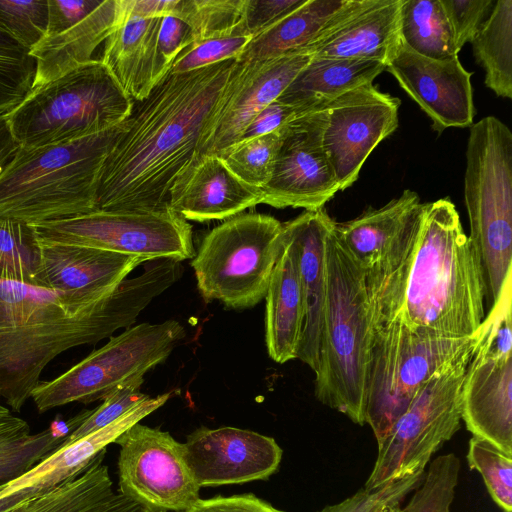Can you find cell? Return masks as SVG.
<instances>
[{
    "label": "cell",
    "mask_w": 512,
    "mask_h": 512,
    "mask_svg": "<svg viewBox=\"0 0 512 512\" xmlns=\"http://www.w3.org/2000/svg\"><path fill=\"white\" fill-rule=\"evenodd\" d=\"M125 14L139 17H165L172 15L177 0H120Z\"/></svg>",
    "instance_id": "obj_51"
},
{
    "label": "cell",
    "mask_w": 512,
    "mask_h": 512,
    "mask_svg": "<svg viewBox=\"0 0 512 512\" xmlns=\"http://www.w3.org/2000/svg\"><path fill=\"white\" fill-rule=\"evenodd\" d=\"M21 145L15 139L5 113H0V176L13 161Z\"/></svg>",
    "instance_id": "obj_52"
},
{
    "label": "cell",
    "mask_w": 512,
    "mask_h": 512,
    "mask_svg": "<svg viewBox=\"0 0 512 512\" xmlns=\"http://www.w3.org/2000/svg\"><path fill=\"white\" fill-rule=\"evenodd\" d=\"M143 382L144 377H139L118 386L103 399L100 406L93 409L92 413L71 433L66 442H73L109 425L128 410L149 398L150 396L140 391Z\"/></svg>",
    "instance_id": "obj_44"
},
{
    "label": "cell",
    "mask_w": 512,
    "mask_h": 512,
    "mask_svg": "<svg viewBox=\"0 0 512 512\" xmlns=\"http://www.w3.org/2000/svg\"><path fill=\"white\" fill-rule=\"evenodd\" d=\"M265 342L279 364L297 358L304 319L297 250L283 226V247L265 295Z\"/></svg>",
    "instance_id": "obj_27"
},
{
    "label": "cell",
    "mask_w": 512,
    "mask_h": 512,
    "mask_svg": "<svg viewBox=\"0 0 512 512\" xmlns=\"http://www.w3.org/2000/svg\"><path fill=\"white\" fill-rule=\"evenodd\" d=\"M133 101L93 59L31 90L6 118L23 148L66 143L122 124Z\"/></svg>",
    "instance_id": "obj_7"
},
{
    "label": "cell",
    "mask_w": 512,
    "mask_h": 512,
    "mask_svg": "<svg viewBox=\"0 0 512 512\" xmlns=\"http://www.w3.org/2000/svg\"><path fill=\"white\" fill-rule=\"evenodd\" d=\"M9 414H11L10 410L7 407L0 404V417L7 416Z\"/></svg>",
    "instance_id": "obj_53"
},
{
    "label": "cell",
    "mask_w": 512,
    "mask_h": 512,
    "mask_svg": "<svg viewBox=\"0 0 512 512\" xmlns=\"http://www.w3.org/2000/svg\"><path fill=\"white\" fill-rule=\"evenodd\" d=\"M400 34L405 45L427 58L458 57L459 51L440 0H403Z\"/></svg>",
    "instance_id": "obj_34"
},
{
    "label": "cell",
    "mask_w": 512,
    "mask_h": 512,
    "mask_svg": "<svg viewBox=\"0 0 512 512\" xmlns=\"http://www.w3.org/2000/svg\"><path fill=\"white\" fill-rule=\"evenodd\" d=\"M114 443L121 494L151 510L185 512L200 498L182 443L168 432L136 423Z\"/></svg>",
    "instance_id": "obj_15"
},
{
    "label": "cell",
    "mask_w": 512,
    "mask_h": 512,
    "mask_svg": "<svg viewBox=\"0 0 512 512\" xmlns=\"http://www.w3.org/2000/svg\"><path fill=\"white\" fill-rule=\"evenodd\" d=\"M466 459L468 467L482 476L494 503L503 512H512V456L489 442L472 436Z\"/></svg>",
    "instance_id": "obj_40"
},
{
    "label": "cell",
    "mask_w": 512,
    "mask_h": 512,
    "mask_svg": "<svg viewBox=\"0 0 512 512\" xmlns=\"http://www.w3.org/2000/svg\"><path fill=\"white\" fill-rule=\"evenodd\" d=\"M351 3L352 0H306L252 38L237 61H263L307 48L345 15Z\"/></svg>",
    "instance_id": "obj_30"
},
{
    "label": "cell",
    "mask_w": 512,
    "mask_h": 512,
    "mask_svg": "<svg viewBox=\"0 0 512 512\" xmlns=\"http://www.w3.org/2000/svg\"><path fill=\"white\" fill-rule=\"evenodd\" d=\"M425 203L411 190L354 219L333 222V232L362 270L370 334L401 311L421 229Z\"/></svg>",
    "instance_id": "obj_8"
},
{
    "label": "cell",
    "mask_w": 512,
    "mask_h": 512,
    "mask_svg": "<svg viewBox=\"0 0 512 512\" xmlns=\"http://www.w3.org/2000/svg\"><path fill=\"white\" fill-rule=\"evenodd\" d=\"M400 104L373 83L328 103L323 146L339 190L355 183L371 152L397 129Z\"/></svg>",
    "instance_id": "obj_17"
},
{
    "label": "cell",
    "mask_w": 512,
    "mask_h": 512,
    "mask_svg": "<svg viewBox=\"0 0 512 512\" xmlns=\"http://www.w3.org/2000/svg\"><path fill=\"white\" fill-rule=\"evenodd\" d=\"M282 138L283 127L266 135L239 141L219 157L239 179L261 189L272 176Z\"/></svg>",
    "instance_id": "obj_36"
},
{
    "label": "cell",
    "mask_w": 512,
    "mask_h": 512,
    "mask_svg": "<svg viewBox=\"0 0 512 512\" xmlns=\"http://www.w3.org/2000/svg\"><path fill=\"white\" fill-rule=\"evenodd\" d=\"M236 60L186 73L170 70L128 118L101 168L96 211L169 208L175 183L200 158L203 131Z\"/></svg>",
    "instance_id": "obj_2"
},
{
    "label": "cell",
    "mask_w": 512,
    "mask_h": 512,
    "mask_svg": "<svg viewBox=\"0 0 512 512\" xmlns=\"http://www.w3.org/2000/svg\"><path fill=\"white\" fill-rule=\"evenodd\" d=\"M262 203L260 188L246 184L217 155H203L175 183L169 208L185 220L229 219Z\"/></svg>",
    "instance_id": "obj_24"
},
{
    "label": "cell",
    "mask_w": 512,
    "mask_h": 512,
    "mask_svg": "<svg viewBox=\"0 0 512 512\" xmlns=\"http://www.w3.org/2000/svg\"><path fill=\"white\" fill-rule=\"evenodd\" d=\"M460 466V460L454 453L434 458L408 503L395 512H450Z\"/></svg>",
    "instance_id": "obj_37"
},
{
    "label": "cell",
    "mask_w": 512,
    "mask_h": 512,
    "mask_svg": "<svg viewBox=\"0 0 512 512\" xmlns=\"http://www.w3.org/2000/svg\"><path fill=\"white\" fill-rule=\"evenodd\" d=\"M385 69V64L374 60L311 56L277 100L295 108L300 114L330 103L359 86L373 83Z\"/></svg>",
    "instance_id": "obj_31"
},
{
    "label": "cell",
    "mask_w": 512,
    "mask_h": 512,
    "mask_svg": "<svg viewBox=\"0 0 512 512\" xmlns=\"http://www.w3.org/2000/svg\"><path fill=\"white\" fill-rule=\"evenodd\" d=\"M333 219L325 208L304 211L283 223L297 250L304 319L297 358L315 373L319 363L327 295L326 242Z\"/></svg>",
    "instance_id": "obj_21"
},
{
    "label": "cell",
    "mask_w": 512,
    "mask_h": 512,
    "mask_svg": "<svg viewBox=\"0 0 512 512\" xmlns=\"http://www.w3.org/2000/svg\"><path fill=\"white\" fill-rule=\"evenodd\" d=\"M186 512H284L253 494L199 499Z\"/></svg>",
    "instance_id": "obj_49"
},
{
    "label": "cell",
    "mask_w": 512,
    "mask_h": 512,
    "mask_svg": "<svg viewBox=\"0 0 512 512\" xmlns=\"http://www.w3.org/2000/svg\"><path fill=\"white\" fill-rule=\"evenodd\" d=\"M100 0H48V27L45 36L56 34L92 13Z\"/></svg>",
    "instance_id": "obj_48"
},
{
    "label": "cell",
    "mask_w": 512,
    "mask_h": 512,
    "mask_svg": "<svg viewBox=\"0 0 512 512\" xmlns=\"http://www.w3.org/2000/svg\"><path fill=\"white\" fill-rule=\"evenodd\" d=\"M403 0H353L345 15L303 49L313 57L374 60L387 65L401 44Z\"/></svg>",
    "instance_id": "obj_22"
},
{
    "label": "cell",
    "mask_w": 512,
    "mask_h": 512,
    "mask_svg": "<svg viewBox=\"0 0 512 512\" xmlns=\"http://www.w3.org/2000/svg\"><path fill=\"white\" fill-rule=\"evenodd\" d=\"M252 36L235 31L198 40L187 46L174 60L170 71L186 73L228 60H237Z\"/></svg>",
    "instance_id": "obj_43"
},
{
    "label": "cell",
    "mask_w": 512,
    "mask_h": 512,
    "mask_svg": "<svg viewBox=\"0 0 512 512\" xmlns=\"http://www.w3.org/2000/svg\"><path fill=\"white\" fill-rule=\"evenodd\" d=\"M472 337H442L410 327L397 315L369 337L365 424L380 442L424 384L439 370L472 353Z\"/></svg>",
    "instance_id": "obj_9"
},
{
    "label": "cell",
    "mask_w": 512,
    "mask_h": 512,
    "mask_svg": "<svg viewBox=\"0 0 512 512\" xmlns=\"http://www.w3.org/2000/svg\"><path fill=\"white\" fill-rule=\"evenodd\" d=\"M471 354L424 384L377 443V457L364 487L375 488L425 470L432 456L460 429L462 385Z\"/></svg>",
    "instance_id": "obj_12"
},
{
    "label": "cell",
    "mask_w": 512,
    "mask_h": 512,
    "mask_svg": "<svg viewBox=\"0 0 512 512\" xmlns=\"http://www.w3.org/2000/svg\"><path fill=\"white\" fill-rule=\"evenodd\" d=\"M69 436L58 420L47 429L32 433L26 420L12 413L0 417V484L29 471L60 448Z\"/></svg>",
    "instance_id": "obj_32"
},
{
    "label": "cell",
    "mask_w": 512,
    "mask_h": 512,
    "mask_svg": "<svg viewBox=\"0 0 512 512\" xmlns=\"http://www.w3.org/2000/svg\"><path fill=\"white\" fill-rule=\"evenodd\" d=\"M303 49L276 58L235 62L218 106L204 128L200 157L221 156L236 144L253 118L277 100L310 61Z\"/></svg>",
    "instance_id": "obj_18"
},
{
    "label": "cell",
    "mask_w": 512,
    "mask_h": 512,
    "mask_svg": "<svg viewBox=\"0 0 512 512\" xmlns=\"http://www.w3.org/2000/svg\"><path fill=\"white\" fill-rule=\"evenodd\" d=\"M120 0H103L88 16L56 34L45 36L30 50L36 60L32 89L91 60L121 19Z\"/></svg>",
    "instance_id": "obj_28"
},
{
    "label": "cell",
    "mask_w": 512,
    "mask_h": 512,
    "mask_svg": "<svg viewBox=\"0 0 512 512\" xmlns=\"http://www.w3.org/2000/svg\"><path fill=\"white\" fill-rule=\"evenodd\" d=\"M182 272L174 259L148 261L102 299L0 279V397L19 412L54 358L129 328Z\"/></svg>",
    "instance_id": "obj_1"
},
{
    "label": "cell",
    "mask_w": 512,
    "mask_h": 512,
    "mask_svg": "<svg viewBox=\"0 0 512 512\" xmlns=\"http://www.w3.org/2000/svg\"><path fill=\"white\" fill-rule=\"evenodd\" d=\"M182 445L200 488L265 480L277 471L283 454L272 437L235 427H200Z\"/></svg>",
    "instance_id": "obj_19"
},
{
    "label": "cell",
    "mask_w": 512,
    "mask_h": 512,
    "mask_svg": "<svg viewBox=\"0 0 512 512\" xmlns=\"http://www.w3.org/2000/svg\"><path fill=\"white\" fill-rule=\"evenodd\" d=\"M297 115L298 111L295 108L275 100L253 118L244 130L239 141L277 131Z\"/></svg>",
    "instance_id": "obj_50"
},
{
    "label": "cell",
    "mask_w": 512,
    "mask_h": 512,
    "mask_svg": "<svg viewBox=\"0 0 512 512\" xmlns=\"http://www.w3.org/2000/svg\"><path fill=\"white\" fill-rule=\"evenodd\" d=\"M283 247V223L259 213L239 214L213 228L191 261L202 298L247 309L265 298Z\"/></svg>",
    "instance_id": "obj_10"
},
{
    "label": "cell",
    "mask_w": 512,
    "mask_h": 512,
    "mask_svg": "<svg viewBox=\"0 0 512 512\" xmlns=\"http://www.w3.org/2000/svg\"><path fill=\"white\" fill-rule=\"evenodd\" d=\"M143 262L135 255L41 241L42 286L93 299L109 296Z\"/></svg>",
    "instance_id": "obj_23"
},
{
    "label": "cell",
    "mask_w": 512,
    "mask_h": 512,
    "mask_svg": "<svg viewBox=\"0 0 512 512\" xmlns=\"http://www.w3.org/2000/svg\"><path fill=\"white\" fill-rule=\"evenodd\" d=\"M0 279L42 286L41 241L32 224L0 217Z\"/></svg>",
    "instance_id": "obj_35"
},
{
    "label": "cell",
    "mask_w": 512,
    "mask_h": 512,
    "mask_svg": "<svg viewBox=\"0 0 512 512\" xmlns=\"http://www.w3.org/2000/svg\"><path fill=\"white\" fill-rule=\"evenodd\" d=\"M171 393L149 397L109 425L73 442H65L21 476L0 484V498L20 491L44 492L84 469L106 446L163 406Z\"/></svg>",
    "instance_id": "obj_26"
},
{
    "label": "cell",
    "mask_w": 512,
    "mask_h": 512,
    "mask_svg": "<svg viewBox=\"0 0 512 512\" xmlns=\"http://www.w3.org/2000/svg\"><path fill=\"white\" fill-rule=\"evenodd\" d=\"M41 241L135 255L147 261L192 259L191 225L170 208L157 211H94L32 224Z\"/></svg>",
    "instance_id": "obj_14"
},
{
    "label": "cell",
    "mask_w": 512,
    "mask_h": 512,
    "mask_svg": "<svg viewBox=\"0 0 512 512\" xmlns=\"http://www.w3.org/2000/svg\"><path fill=\"white\" fill-rule=\"evenodd\" d=\"M464 199L489 311L512 274V133L494 116L470 126Z\"/></svg>",
    "instance_id": "obj_6"
},
{
    "label": "cell",
    "mask_w": 512,
    "mask_h": 512,
    "mask_svg": "<svg viewBox=\"0 0 512 512\" xmlns=\"http://www.w3.org/2000/svg\"><path fill=\"white\" fill-rule=\"evenodd\" d=\"M104 455L105 450L72 477L3 512H139L140 505L114 492Z\"/></svg>",
    "instance_id": "obj_29"
},
{
    "label": "cell",
    "mask_w": 512,
    "mask_h": 512,
    "mask_svg": "<svg viewBox=\"0 0 512 512\" xmlns=\"http://www.w3.org/2000/svg\"><path fill=\"white\" fill-rule=\"evenodd\" d=\"M334 222V221H333ZM327 295L315 371L319 402L365 424L370 312L362 270L338 242H326Z\"/></svg>",
    "instance_id": "obj_5"
},
{
    "label": "cell",
    "mask_w": 512,
    "mask_h": 512,
    "mask_svg": "<svg viewBox=\"0 0 512 512\" xmlns=\"http://www.w3.org/2000/svg\"><path fill=\"white\" fill-rule=\"evenodd\" d=\"M485 71V85L497 96L512 98V0H497L471 41Z\"/></svg>",
    "instance_id": "obj_33"
},
{
    "label": "cell",
    "mask_w": 512,
    "mask_h": 512,
    "mask_svg": "<svg viewBox=\"0 0 512 512\" xmlns=\"http://www.w3.org/2000/svg\"><path fill=\"white\" fill-rule=\"evenodd\" d=\"M48 0H0V30L31 50L46 35Z\"/></svg>",
    "instance_id": "obj_41"
},
{
    "label": "cell",
    "mask_w": 512,
    "mask_h": 512,
    "mask_svg": "<svg viewBox=\"0 0 512 512\" xmlns=\"http://www.w3.org/2000/svg\"><path fill=\"white\" fill-rule=\"evenodd\" d=\"M185 335L184 327L172 319L129 327L63 374L40 381L31 398L40 413L72 402L103 400L164 362Z\"/></svg>",
    "instance_id": "obj_11"
},
{
    "label": "cell",
    "mask_w": 512,
    "mask_h": 512,
    "mask_svg": "<svg viewBox=\"0 0 512 512\" xmlns=\"http://www.w3.org/2000/svg\"><path fill=\"white\" fill-rule=\"evenodd\" d=\"M425 470L375 488L362 487L343 501L318 512H395L422 482Z\"/></svg>",
    "instance_id": "obj_42"
},
{
    "label": "cell",
    "mask_w": 512,
    "mask_h": 512,
    "mask_svg": "<svg viewBox=\"0 0 512 512\" xmlns=\"http://www.w3.org/2000/svg\"><path fill=\"white\" fill-rule=\"evenodd\" d=\"M192 43L191 30L185 22L171 15L162 17L158 34V50L169 69L177 56Z\"/></svg>",
    "instance_id": "obj_47"
},
{
    "label": "cell",
    "mask_w": 512,
    "mask_h": 512,
    "mask_svg": "<svg viewBox=\"0 0 512 512\" xmlns=\"http://www.w3.org/2000/svg\"><path fill=\"white\" fill-rule=\"evenodd\" d=\"M244 4L245 0H177L171 16L189 26L195 42L239 31Z\"/></svg>",
    "instance_id": "obj_38"
},
{
    "label": "cell",
    "mask_w": 512,
    "mask_h": 512,
    "mask_svg": "<svg viewBox=\"0 0 512 512\" xmlns=\"http://www.w3.org/2000/svg\"><path fill=\"white\" fill-rule=\"evenodd\" d=\"M432 121L438 134L451 127H470L475 116L472 74L458 57L427 58L403 42L386 69Z\"/></svg>",
    "instance_id": "obj_20"
},
{
    "label": "cell",
    "mask_w": 512,
    "mask_h": 512,
    "mask_svg": "<svg viewBox=\"0 0 512 512\" xmlns=\"http://www.w3.org/2000/svg\"><path fill=\"white\" fill-rule=\"evenodd\" d=\"M161 20L122 11L120 22L105 40L100 60L132 101L146 98L170 70L158 50Z\"/></svg>",
    "instance_id": "obj_25"
},
{
    "label": "cell",
    "mask_w": 512,
    "mask_h": 512,
    "mask_svg": "<svg viewBox=\"0 0 512 512\" xmlns=\"http://www.w3.org/2000/svg\"><path fill=\"white\" fill-rule=\"evenodd\" d=\"M458 51L471 42L490 15L494 0H440Z\"/></svg>",
    "instance_id": "obj_45"
},
{
    "label": "cell",
    "mask_w": 512,
    "mask_h": 512,
    "mask_svg": "<svg viewBox=\"0 0 512 512\" xmlns=\"http://www.w3.org/2000/svg\"><path fill=\"white\" fill-rule=\"evenodd\" d=\"M327 104L298 114L283 127V138L262 203L276 208H323L340 191L323 146Z\"/></svg>",
    "instance_id": "obj_16"
},
{
    "label": "cell",
    "mask_w": 512,
    "mask_h": 512,
    "mask_svg": "<svg viewBox=\"0 0 512 512\" xmlns=\"http://www.w3.org/2000/svg\"><path fill=\"white\" fill-rule=\"evenodd\" d=\"M398 315L410 327L449 338L474 336L485 318L481 270L448 198L425 203Z\"/></svg>",
    "instance_id": "obj_3"
},
{
    "label": "cell",
    "mask_w": 512,
    "mask_h": 512,
    "mask_svg": "<svg viewBox=\"0 0 512 512\" xmlns=\"http://www.w3.org/2000/svg\"><path fill=\"white\" fill-rule=\"evenodd\" d=\"M160 512H165V511H160ZM186 512V511H185Z\"/></svg>",
    "instance_id": "obj_54"
},
{
    "label": "cell",
    "mask_w": 512,
    "mask_h": 512,
    "mask_svg": "<svg viewBox=\"0 0 512 512\" xmlns=\"http://www.w3.org/2000/svg\"><path fill=\"white\" fill-rule=\"evenodd\" d=\"M512 274L478 331L461 392V418L473 437L512 456Z\"/></svg>",
    "instance_id": "obj_13"
},
{
    "label": "cell",
    "mask_w": 512,
    "mask_h": 512,
    "mask_svg": "<svg viewBox=\"0 0 512 512\" xmlns=\"http://www.w3.org/2000/svg\"><path fill=\"white\" fill-rule=\"evenodd\" d=\"M121 128L61 144L21 147L0 176V217L38 224L96 211L101 168Z\"/></svg>",
    "instance_id": "obj_4"
},
{
    "label": "cell",
    "mask_w": 512,
    "mask_h": 512,
    "mask_svg": "<svg viewBox=\"0 0 512 512\" xmlns=\"http://www.w3.org/2000/svg\"><path fill=\"white\" fill-rule=\"evenodd\" d=\"M36 60L30 51L0 30V113L21 103L31 92Z\"/></svg>",
    "instance_id": "obj_39"
},
{
    "label": "cell",
    "mask_w": 512,
    "mask_h": 512,
    "mask_svg": "<svg viewBox=\"0 0 512 512\" xmlns=\"http://www.w3.org/2000/svg\"><path fill=\"white\" fill-rule=\"evenodd\" d=\"M305 1L306 0H245L242 17L237 29L254 38L303 5Z\"/></svg>",
    "instance_id": "obj_46"
}]
</instances>
